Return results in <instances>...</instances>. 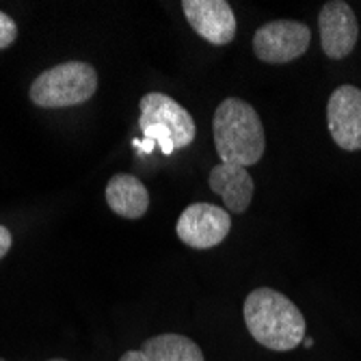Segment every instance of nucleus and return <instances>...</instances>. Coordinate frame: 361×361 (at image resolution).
I'll return each instance as SVG.
<instances>
[{
    "instance_id": "1",
    "label": "nucleus",
    "mask_w": 361,
    "mask_h": 361,
    "mask_svg": "<svg viewBox=\"0 0 361 361\" xmlns=\"http://www.w3.org/2000/svg\"><path fill=\"white\" fill-rule=\"evenodd\" d=\"M243 312L251 338L269 350L288 353L305 340L301 310L273 288H255L245 299Z\"/></svg>"
},
{
    "instance_id": "2",
    "label": "nucleus",
    "mask_w": 361,
    "mask_h": 361,
    "mask_svg": "<svg viewBox=\"0 0 361 361\" xmlns=\"http://www.w3.org/2000/svg\"><path fill=\"white\" fill-rule=\"evenodd\" d=\"M212 133L221 162H232L247 169L257 165L259 158L264 156V128H262L257 111L245 100H238V97L223 100L214 111Z\"/></svg>"
},
{
    "instance_id": "3",
    "label": "nucleus",
    "mask_w": 361,
    "mask_h": 361,
    "mask_svg": "<svg viewBox=\"0 0 361 361\" xmlns=\"http://www.w3.org/2000/svg\"><path fill=\"white\" fill-rule=\"evenodd\" d=\"M139 109V128L143 133V139L133 141L139 154L147 156L154 152V147H160L162 154L171 156L176 149L188 147L195 141V121L190 113L180 106L173 97L154 91L141 97Z\"/></svg>"
},
{
    "instance_id": "4",
    "label": "nucleus",
    "mask_w": 361,
    "mask_h": 361,
    "mask_svg": "<svg viewBox=\"0 0 361 361\" xmlns=\"http://www.w3.org/2000/svg\"><path fill=\"white\" fill-rule=\"evenodd\" d=\"M97 91V74L85 61H68L42 72L30 85V100L42 109L85 104Z\"/></svg>"
},
{
    "instance_id": "5",
    "label": "nucleus",
    "mask_w": 361,
    "mask_h": 361,
    "mask_svg": "<svg viewBox=\"0 0 361 361\" xmlns=\"http://www.w3.org/2000/svg\"><path fill=\"white\" fill-rule=\"evenodd\" d=\"M312 30L297 20H275L259 26L253 37V52L259 61L281 65L307 52Z\"/></svg>"
},
{
    "instance_id": "6",
    "label": "nucleus",
    "mask_w": 361,
    "mask_h": 361,
    "mask_svg": "<svg viewBox=\"0 0 361 361\" xmlns=\"http://www.w3.org/2000/svg\"><path fill=\"white\" fill-rule=\"evenodd\" d=\"M229 229H232L229 212L204 202L188 206L176 225L178 238L190 249H212L221 245L227 238Z\"/></svg>"
},
{
    "instance_id": "7",
    "label": "nucleus",
    "mask_w": 361,
    "mask_h": 361,
    "mask_svg": "<svg viewBox=\"0 0 361 361\" xmlns=\"http://www.w3.org/2000/svg\"><path fill=\"white\" fill-rule=\"evenodd\" d=\"M326 126L338 147L344 152L361 149V89L338 87L326 104Z\"/></svg>"
},
{
    "instance_id": "8",
    "label": "nucleus",
    "mask_w": 361,
    "mask_h": 361,
    "mask_svg": "<svg viewBox=\"0 0 361 361\" xmlns=\"http://www.w3.org/2000/svg\"><path fill=\"white\" fill-rule=\"evenodd\" d=\"M320 46L329 59H344L353 52L359 39L357 18L344 0H331L318 13Z\"/></svg>"
},
{
    "instance_id": "9",
    "label": "nucleus",
    "mask_w": 361,
    "mask_h": 361,
    "mask_svg": "<svg viewBox=\"0 0 361 361\" xmlns=\"http://www.w3.org/2000/svg\"><path fill=\"white\" fill-rule=\"evenodd\" d=\"M184 16L192 30L214 46H227L236 35V16L225 0H184Z\"/></svg>"
},
{
    "instance_id": "10",
    "label": "nucleus",
    "mask_w": 361,
    "mask_h": 361,
    "mask_svg": "<svg viewBox=\"0 0 361 361\" xmlns=\"http://www.w3.org/2000/svg\"><path fill=\"white\" fill-rule=\"evenodd\" d=\"M208 184L221 197L225 208L232 214H243L253 200V190H255L253 178L240 165L219 162L210 171Z\"/></svg>"
},
{
    "instance_id": "11",
    "label": "nucleus",
    "mask_w": 361,
    "mask_h": 361,
    "mask_svg": "<svg viewBox=\"0 0 361 361\" xmlns=\"http://www.w3.org/2000/svg\"><path fill=\"white\" fill-rule=\"evenodd\" d=\"M106 204L123 219H141L149 208V192L137 176L117 173L106 184Z\"/></svg>"
},
{
    "instance_id": "12",
    "label": "nucleus",
    "mask_w": 361,
    "mask_h": 361,
    "mask_svg": "<svg viewBox=\"0 0 361 361\" xmlns=\"http://www.w3.org/2000/svg\"><path fill=\"white\" fill-rule=\"evenodd\" d=\"M141 353L147 361H206L202 348L180 334H160L143 342Z\"/></svg>"
},
{
    "instance_id": "13",
    "label": "nucleus",
    "mask_w": 361,
    "mask_h": 361,
    "mask_svg": "<svg viewBox=\"0 0 361 361\" xmlns=\"http://www.w3.org/2000/svg\"><path fill=\"white\" fill-rule=\"evenodd\" d=\"M18 37V26L16 22L5 13V11H0V50H5L9 48Z\"/></svg>"
},
{
    "instance_id": "14",
    "label": "nucleus",
    "mask_w": 361,
    "mask_h": 361,
    "mask_svg": "<svg viewBox=\"0 0 361 361\" xmlns=\"http://www.w3.org/2000/svg\"><path fill=\"white\" fill-rule=\"evenodd\" d=\"M11 243H13V238H11V232L5 227V225H0V259H3L7 253H9V249H11Z\"/></svg>"
},
{
    "instance_id": "15",
    "label": "nucleus",
    "mask_w": 361,
    "mask_h": 361,
    "mask_svg": "<svg viewBox=\"0 0 361 361\" xmlns=\"http://www.w3.org/2000/svg\"><path fill=\"white\" fill-rule=\"evenodd\" d=\"M119 361H147V359H145V355L141 350H128V353L121 355Z\"/></svg>"
},
{
    "instance_id": "16",
    "label": "nucleus",
    "mask_w": 361,
    "mask_h": 361,
    "mask_svg": "<svg viewBox=\"0 0 361 361\" xmlns=\"http://www.w3.org/2000/svg\"><path fill=\"white\" fill-rule=\"evenodd\" d=\"M303 346H305V348L314 346V340H312V338H305V340H303Z\"/></svg>"
},
{
    "instance_id": "17",
    "label": "nucleus",
    "mask_w": 361,
    "mask_h": 361,
    "mask_svg": "<svg viewBox=\"0 0 361 361\" xmlns=\"http://www.w3.org/2000/svg\"><path fill=\"white\" fill-rule=\"evenodd\" d=\"M50 361H65V359H50Z\"/></svg>"
},
{
    "instance_id": "18",
    "label": "nucleus",
    "mask_w": 361,
    "mask_h": 361,
    "mask_svg": "<svg viewBox=\"0 0 361 361\" xmlns=\"http://www.w3.org/2000/svg\"><path fill=\"white\" fill-rule=\"evenodd\" d=\"M0 361H5V359H0Z\"/></svg>"
}]
</instances>
